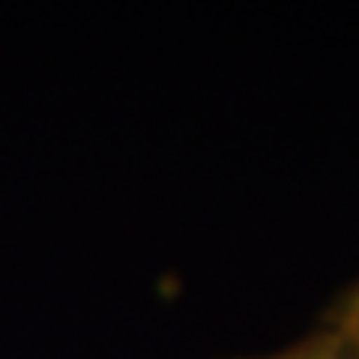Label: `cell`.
I'll return each mask as SVG.
<instances>
[{
  "instance_id": "1",
  "label": "cell",
  "mask_w": 359,
  "mask_h": 359,
  "mask_svg": "<svg viewBox=\"0 0 359 359\" xmlns=\"http://www.w3.org/2000/svg\"><path fill=\"white\" fill-rule=\"evenodd\" d=\"M320 327L330 330L335 339L359 359V282H353L327 311H323Z\"/></svg>"
},
{
  "instance_id": "2",
  "label": "cell",
  "mask_w": 359,
  "mask_h": 359,
  "mask_svg": "<svg viewBox=\"0 0 359 359\" xmlns=\"http://www.w3.org/2000/svg\"><path fill=\"white\" fill-rule=\"evenodd\" d=\"M257 359H356V356L330 330H323L318 323V330L309 332L306 339H299L297 344L285 347V351H276L269 356H257Z\"/></svg>"
}]
</instances>
